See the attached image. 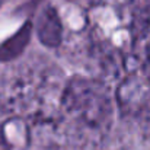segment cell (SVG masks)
I'll list each match as a JSON object with an SVG mask.
<instances>
[{"label":"cell","instance_id":"6da1fadb","mask_svg":"<svg viewBox=\"0 0 150 150\" xmlns=\"http://www.w3.org/2000/svg\"><path fill=\"white\" fill-rule=\"evenodd\" d=\"M37 34L41 44L45 47H58L63 37V26L58 18L57 10L52 6H47L38 16L37 21Z\"/></svg>","mask_w":150,"mask_h":150},{"label":"cell","instance_id":"7a4b0ae2","mask_svg":"<svg viewBox=\"0 0 150 150\" xmlns=\"http://www.w3.org/2000/svg\"><path fill=\"white\" fill-rule=\"evenodd\" d=\"M32 35V22L26 21L15 35L7 38L4 42L0 44V61H10L19 57L26 45L29 44Z\"/></svg>","mask_w":150,"mask_h":150}]
</instances>
